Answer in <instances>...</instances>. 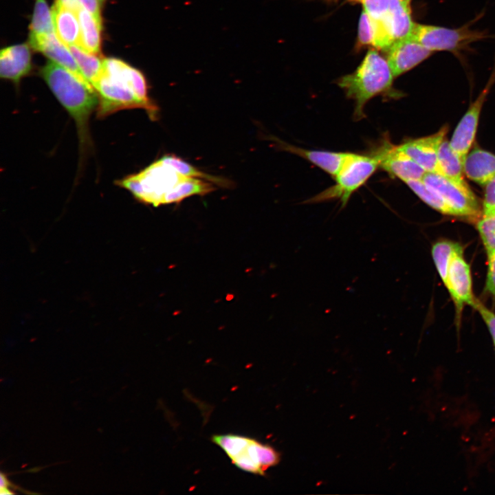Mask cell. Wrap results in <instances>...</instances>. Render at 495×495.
I'll use <instances>...</instances> for the list:
<instances>
[{
    "label": "cell",
    "mask_w": 495,
    "mask_h": 495,
    "mask_svg": "<svg viewBox=\"0 0 495 495\" xmlns=\"http://www.w3.org/2000/svg\"><path fill=\"white\" fill-rule=\"evenodd\" d=\"M29 42L32 48L69 70L82 81L91 85L83 76L69 48L59 40L56 34L30 35Z\"/></svg>",
    "instance_id": "obj_15"
},
{
    "label": "cell",
    "mask_w": 495,
    "mask_h": 495,
    "mask_svg": "<svg viewBox=\"0 0 495 495\" xmlns=\"http://www.w3.org/2000/svg\"><path fill=\"white\" fill-rule=\"evenodd\" d=\"M445 286L454 303L459 319L464 306H473L476 301L472 291L471 269L463 257V248L453 254Z\"/></svg>",
    "instance_id": "obj_10"
},
{
    "label": "cell",
    "mask_w": 495,
    "mask_h": 495,
    "mask_svg": "<svg viewBox=\"0 0 495 495\" xmlns=\"http://www.w3.org/2000/svg\"><path fill=\"white\" fill-rule=\"evenodd\" d=\"M55 34L67 47L79 45L80 24L76 12L55 1L52 7Z\"/></svg>",
    "instance_id": "obj_18"
},
{
    "label": "cell",
    "mask_w": 495,
    "mask_h": 495,
    "mask_svg": "<svg viewBox=\"0 0 495 495\" xmlns=\"http://www.w3.org/2000/svg\"><path fill=\"white\" fill-rule=\"evenodd\" d=\"M394 76L386 59L376 49L370 50L352 73L339 78L336 83L346 96L355 102L353 117L359 121L365 118L364 107L374 97L389 98L401 96L393 87Z\"/></svg>",
    "instance_id": "obj_3"
},
{
    "label": "cell",
    "mask_w": 495,
    "mask_h": 495,
    "mask_svg": "<svg viewBox=\"0 0 495 495\" xmlns=\"http://www.w3.org/2000/svg\"><path fill=\"white\" fill-rule=\"evenodd\" d=\"M63 6L72 10H77L82 7L96 16L101 18L100 8L102 0H56Z\"/></svg>",
    "instance_id": "obj_29"
},
{
    "label": "cell",
    "mask_w": 495,
    "mask_h": 495,
    "mask_svg": "<svg viewBox=\"0 0 495 495\" xmlns=\"http://www.w3.org/2000/svg\"><path fill=\"white\" fill-rule=\"evenodd\" d=\"M395 42L388 32L363 9L358 24L357 47L372 46L386 52Z\"/></svg>",
    "instance_id": "obj_19"
},
{
    "label": "cell",
    "mask_w": 495,
    "mask_h": 495,
    "mask_svg": "<svg viewBox=\"0 0 495 495\" xmlns=\"http://www.w3.org/2000/svg\"><path fill=\"white\" fill-rule=\"evenodd\" d=\"M438 162L440 175L456 184L468 192H473L463 178V164L446 139L441 142Z\"/></svg>",
    "instance_id": "obj_22"
},
{
    "label": "cell",
    "mask_w": 495,
    "mask_h": 495,
    "mask_svg": "<svg viewBox=\"0 0 495 495\" xmlns=\"http://www.w3.org/2000/svg\"><path fill=\"white\" fill-rule=\"evenodd\" d=\"M447 132L448 126H445L432 135L409 140L397 146L426 172L440 175L438 153Z\"/></svg>",
    "instance_id": "obj_14"
},
{
    "label": "cell",
    "mask_w": 495,
    "mask_h": 495,
    "mask_svg": "<svg viewBox=\"0 0 495 495\" xmlns=\"http://www.w3.org/2000/svg\"><path fill=\"white\" fill-rule=\"evenodd\" d=\"M404 1H406V2H408L409 3H410V1H411V0H404Z\"/></svg>",
    "instance_id": "obj_34"
},
{
    "label": "cell",
    "mask_w": 495,
    "mask_h": 495,
    "mask_svg": "<svg viewBox=\"0 0 495 495\" xmlns=\"http://www.w3.org/2000/svg\"><path fill=\"white\" fill-rule=\"evenodd\" d=\"M32 69L31 52L26 43L3 48L0 53V75L2 78L19 84Z\"/></svg>",
    "instance_id": "obj_16"
},
{
    "label": "cell",
    "mask_w": 495,
    "mask_h": 495,
    "mask_svg": "<svg viewBox=\"0 0 495 495\" xmlns=\"http://www.w3.org/2000/svg\"><path fill=\"white\" fill-rule=\"evenodd\" d=\"M409 36L432 52H458L487 36L483 32L471 30L468 25L448 28L415 23Z\"/></svg>",
    "instance_id": "obj_7"
},
{
    "label": "cell",
    "mask_w": 495,
    "mask_h": 495,
    "mask_svg": "<svg viewBox=\"0 0 495 495\" xmlns=\"http://www.w3.org/2000/svg\"><path fill=\"white\" fill-rule=\"evenodd\" d=\"M465 175L481 186H485L495 177V155L475 148L467 155L463 162Z\"/></svg>",
    "instance_id": "obj_20"
},
{
    "label": "cell",
    "mask_w": 495,
    "mask_h": 495,
    "mask_svg": "<svg viewBox=\"0 0 495 495\" xmlns=\"http://www.w3.org/2000/svg\"><path fill=\"white\" fill-rule=\"evenodd\" d=\"M477 229L487 257L495 254V212L483 214L478 221Z\"/></svg>",
    "instance_id": "obj_28"
},
{
    "label": "cell",
    "mask_w": 495,
    "mask_h": 495,
    "mask_svg": "<svg viewBox=\"0 0 495 495\" xmlns=\"http://www.w3.org/2000/svg\"><path fill=\"white\" fill-rule=\"evenodd\" d=\"M380 155L375 151L371 154L351 153L335 177L336 184L305 203L316 204L333 199L340 200L342 208L351 195L373 175L380 165Z\"/></svg>",
    "instance_id": "obj_6"
},
{
    "label": "cell",
    "mask_w": 495,
    "mask_h": 495,
    "mask_svg": "<svg viewBox=\"0 0 495 495\" xmlns=\"http://www.w3.org/2000/svg\"><path fill=\"white\" fill-rule=\"evenodd\" d=\"M13 494L12 492H10L8 489V487H3L1 488V494Z\"/></svg>",
    "instance_id": "obj_33"
},
{
    "label": "cell",
    "mask_w": 495,
    "mask_h": 495,
    "mask_svg": "<svg viewBox=\"0 0 495 495\" xmlns=\"http://www.w3.org/2000/svg\"><path fill=\"white\" fill-rule=\"evenodd\" d=\"M94 88L98 96L100 118L119 110L140 108L146 111L151 120L157 118L158 107L148 96L145 76L119 59H104L102 72Z\"/></svg>",
    "instance_id": "obj_1"
},
{
    "label": "cell",
    "mask_w": 495,
    "mask_h": 495,
    "mask_svg": "<svg viewBox=\"0 0 495 495\" xmlns=\"http://www.w3.org/2000/svg\"><path fill=\"white\" fill-rule=\"evenodd\" d=\"M483 214L495 212V177L485 186Z\"/></svg>",
    "instance_id": "obj_31"
},
{
    "label": "cell",
    "mask_w": 495,
    "mask_h": 495,
    "mask_svg": "<svg viewBox=\"0 0 495 495\" xmlns=\"http://www.w3.org/2000/svg\"><path fill=\"white\" fill-rule=\"evenodd\" d=\"M67 47L74 57L83 76L94 87L102 72L104 60H102L98 54L89 53L78 45H74Z\"/></svg>",
    "instance_id": "obj_23"
},
{
    "label": "cell",
    "mask_w": 495,
    "mask_h": 495,
    "mask_svg": "<svg viewBox=\"0 0 495 495\" xmlns=\"http://www.w3.org/2000/svg\"><path fill=\"white\" fill-rule=\"evenodd\" d=\"M162 158L165 162L185 176L204 179L221 187L229 188L232 186V182L230 180L202 172L175 155H166Z\"/></svg>",
    "instance_id": "obj_25"
},
{
    "label": "cell",
    "mask_w": 495,
    "mask_h": 495,
    "mask_svg": "<svg viewBox=\"0 0 495 495\" xmlns=\"http://www.w3.org/2000/svg\"><path fill=\"white\" fill-rule=\"evenodd\" d=\"M472 307L478 311L485 322L495 347V314L476 299Z\"/></svg>",
    "instance_id": "obj_30"
},
{
    "label": "cell",
    "mask_w": 495,
    "mask_h": 495,
    "mask_svg": "<svg viewBox=\"0 0 495 495\" xmlns=\"http://www.w3.org/2000/svg\"><path fill=\"white\" fill-rule=\"evenodd\" d=\"M485 289L490 294L495 296V254L488 256Z\"/></svg>",
    "instance_id": "obj_32"
},
{
    "label": "cell",
    "mask_w": 495,
    "mask_h": 495,
    "mask_svg": "<svg viewBox=\"0 0 495 495\" xmlns=\"http://www.w3.org/2000/svg\"><path fill=\"white\" fill-rule=\"evenodd\" d=\"M406 184L429 206L442 214L453 215L451 208L442 196L422 180L410 181Z\"/></svg>",
    "instance_id": "obj_26"
},
{
    "label": "cell",
    "mask_w": 495,
    "mask_h": 495,
    "mask_svg": "<svg viewBox=\"0 0 495 495\" xmlns=\"http://www.w3.org/2000/svg\"><path fill=\"white\" fill-rule=\"evenodd\" d=\"M75 11L78 15L80 29L78 46L89 53L98 54L101 44V18L97 17L82 7H79Z\"/></svg>",
    "instance_id": "obj_21"
},
{
    "label": "cell",
    "mask_w": 495,
    "mask_h": 495,
    "mask_svg": "<svg viewBox=\"0 0 495 495\" xmlns=\"http://www.w3.org/2000/svg\"><path fill=\"white\" fill-rule=\"evenodd\" d=\"M161 157L140 172L117 182L139 201L153 206L167 204L169 196L186 178Z\"/></svg>",
    "instance_id": "obj_4"
},
{
    "label": "cell",
    "mask_w": 495,
    "mask_h": 495,
    "mask_svg": "<svg viewBox=\"0 0 495 495\" xmlns=\"http://www.w3.org/2000/svg\"><path fill=\"white\" fill-rule=\"evenodd\" d=\"M274 140L276 141L280 148L308 160L334 178L351 154L347 152L305 149L278 140L276 138H274Z\"/></svg>",
    "instance_id": "obj_17"
},
{
    "label": "cell",
    "mask_w": 495,
    "mask_h": 495,
    "mask_svg": "<svg viewBox=\"0 0 495 495\" xmlns=\"http://www.w3.org/2000/svg\"><path fill=\"white\" fill-rule=\"evenodd\" d=\"M30 30V35L55 33L52 11L45 0H36Z\"/></svg>",
    "instance_id": "obj_27"
},
{
    "label": "cell",
    "mask_w": 495,
    "mask_h": 495,
    "mask_svg": "<svg viewBox=\"0 0 495 495\" xmlns=\"http://www.w3.org/2000/svg\"><path fill=\"white\" fill-rule=\"evenodd\" d=\"M433 52L410 36L395 41L386 51V60L395 78L412 69Z\"/></svg>",
    "instance_id": "obj_13"
},
{
    "label": "cell",
    "mask_w": 495,
    "mask_h": 495,
    "mask_svg": "<svg viewBox=\"0 0 495 495\" xmlns=\"http://www.w3.org/2000/svg\"><path fill=\"white\" fill-rule=\"evenodd\" d=\"M362 3L364 10L380 23L393 40L410 35L415 22L410 3L404 0H350Z\"/></svg>",
    "instance_id": "obj_8"
},
{
    "label": "cell",
    "mask_w": 495,
    "mask_h": 495,
    "mask_svg": "<svg viewBox=\"0 0 495 495\" xmlns=\"http://www.w3.org/2000/svg\"><path fill=\"white\" fill-rule=\"evenodd\" d=\"M211 441L220 447L238 468L264 476L266 471L278 465L280 454L274 448L259 441L236 434H214Z\"/></svg>",
    "instance_id": "obj_5"
},
{
    "label": "cell",
    "mask_w": 495,
    "mask_h": 495,
    "mask_svg": "<svg viewBox=\"0 0 495 495\" xmlns=\"http://www.w3.org/2000/svg\"><path fill=\"white\" fill-rule=\"evenodd\" d=\"M41 75L74 120L80 153L85 155L92 145L89 122L91 113L98 105L96 91L91 85L52 60L41 69Z\"/></svg>",
    "instance_id": "obj_2"
},
{
    "label": "cell",
    "mask_w": 495,
    "mask_h": 495,
    "mask_svg": "<svg viewBox=\"0 0 495 495\" xmlns=\"http://www.w3.org/2000/svg\"><path fill=\"white\" fill-rule=\"evenodd\" d=\"M376 151L380 155V165L390 176L403 182L422 180L426 171L398 146L384 141Z\"/></svg>",
    "instance_id": "obj_12"
},
{
    "label": "cell",
    "mask_w": 495,
    "mask_h": 495,
    "mask_svg": "<svg viewBox=\"0 0 495 495\" xmlns=\"http://www.w3.org/2000/svg\"><path fill=\"white\" fill-rule=\"evenodd\" d=\"M422 181L439 192L454 216L477 218L480 214L479 206L473 192H468L446 177L426 172Z\"/></svg>",
    "instance_id": "obj_9"
},
{
    "label": "cell",
    "mask_w": 495,
    "mask_h": 495,
    "mask_svg": "<svg viewBox=\"0 0 495 495\" xmlns=\"http://www.w3.org/2000/svg\"><path fill=\"white\" fill-rule=\"evenodd\" d=\"M494 80L495 71L485 88L470 105L459 122L450 142L451 148L457 154L463 164L474 140L480 113L485 99Z\"/></svg>",
    "instance_id": "obj_11"
},
{
    "label": "cell",
    "mask_w": 495,
    "mask_h": 495,
    "mask_svg": "<svg viewBox=\"0 0 495 495\" xmlns=\"http://www.w3.org/2000/svg\"><path fill=\"white\" fill-rule=\"evenodd\" d=\"M463 248L459 243L441 240L432 246L431 253L436 269L443 283H446L450 261L454 252Z\"/></svg>",
    "instance_id": "obj_24"
}]
</instances>
